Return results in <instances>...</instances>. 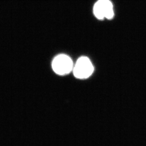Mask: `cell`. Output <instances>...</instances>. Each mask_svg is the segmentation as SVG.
<instances>
[{
	"mask_svg": "<svg viewBox=\"0 0 146 146\" xmlns=\"http://www.w3.org/2000/svg\"><path fill=\"white\" fill-rule=\"evenodd\" d=\"M74 76L78 78H89L93 73L94 67L88 58L82 56L79 58L73 67Z\"/></svg>",
	"mask_w": 146,
	"mask_h": 146,
	"instance_id": "cell-1",
	"label": "cell"
},
{
	"mask_svg": "<svg viewBox=\"0 0 146 146\" xmlns=\"http://www.w3.org/2000/svg\"><path fill=\"white\" fill-rule=\"evenodd\" d=\"M74 64L71 58L65 54H60L54 58L52 68L55 73L60 75L68 74L73 70Z\"/></svg>",
	"mask_w": 146,
	"mask_h": 146,
	"instance_id": "cell-2",
	"label": "cell"
},
{
	"mask_svg": "<svg viewBox=\"0 0 146 146\" xmlns=\"http://www.w3.org/2000/svg\"><path fill=\"white\" fill-rule=\"evenodd\" d=\"M94 14L96 18L111 19L114 16L113 7L110 0H99L94 6Z\"/></svg>",
	"mask_w": 146,
	"mask_h": 146,
	"instance_id": "cell-3",
	"label": "cell"
}]
</instances>
